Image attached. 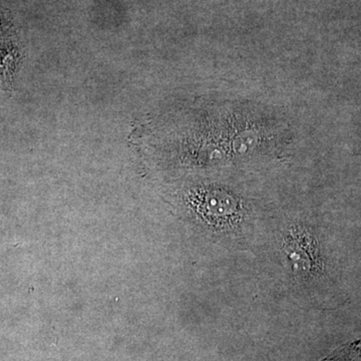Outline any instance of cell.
I'll list each match as a JSON object with an SVG mask.
<instances>
[{
  "label": "cell",
  "mask_w": 361,
  "mask_h": 361,
  "mask_svg": "<svg viewBox=\"0 0 361 361\" xmlns=\"http://www.w3.org/2000/svg\"><path fill=\"white\" fill-rule=\"evenodd\" d=\"M278 250L285 269L296 281L305 284L323 271L317 237L307 224H287L278 236Z\"/></svg>",
  "instance_id": "1"
}]
</instances>
